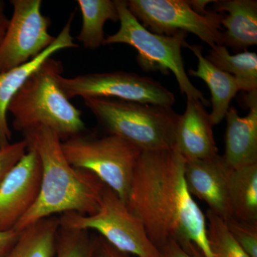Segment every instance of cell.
I'll list each match as a JSON object with an SVG mask.
<instances>
[{
  "mask_svg": "<svg viewBox=\"0 0 257 257\" xmlns=\"http://www.w3.org/2000/svg\"><path fill=\"white\" fill-rule=\"evenodd\" d=\"M184 165L175 147L142 152L126 204L157 248L176 241L187 251L196 246L203 256L213 257L207 219L187 189Z\"/></svg>",
  "mask_w": 257,
  "mask_h": 257,
  "instance_id": "obj_1",
  "label": "cell"
},
{
  "mask_svg": "<svg viewBox=\"0 0 257 257\" xmlns=\"http://www.w3.org/2000/svg\"><path fill=\"white\" fill-rule=\"evenodd\" d=\"M28 150L38 155L41 184L36 202L15 229L21 231L37 221L66 213L95 214L106 186L89 171L69 164L62 148V140L46 126L23 133Z\"/></svg>",
  "mask_w": 257,
  "mask_h": 257,
  "instance_id": "obj_2",
  "label": "cell"
},
{
  "mask_svg": "<svg viewBox=\"0 0 257 257\" xmlns=\"http://www.w3.org/2000/svg\"><path fill=\"white\" fill-rule=\"evenodd\" d=\"M62 72V62L50 57L24 82L8 107L15 131L24 133L46 126L62 142L82 134L85 125L82 111L70 102L57 82Z\"/></svg>",
  "mask_w": 257,
  "mask_h": 257,
  "instance_id": "obj_3",
  "label": "cell"
},
{
  "mask_svg": "<svg viewBox=\"0 0 257 257\" xmlns=\"http://www.w3.org/2000/svg\"><path fill=\"white\" fill-rule=\"evenodd\" d=\"M84 102L101 127L142 151L175 147L179 116L172 106L112 99L86 98Z\"/></svg>",
  "mask_w": 257,
  "mask_h": 257,
  "instance_id": "obj_4",
  "label": "cell"
},
{
  "mask_svg": "<svg viewBox=\"0 0 257 257\" xmlns=\"http://www.w3.org/2000/svg\"><path fill=\"white\" fill-rule=\"evenodd\" d=\"M114 3L119 15L120 28L114 35L105 38L104 45L125 44L133 47L138 51L137 60L142 69L158 71L162 74L172 72L182 94L189 99L202 101L204 106H209V101L193 85L184 69L182 49L187 44L186 34L165 35L153 33L132 14L126 1L115 0Z\"/></svg>",
  "mask_w": 257,
  "mask_h": 257,
  "instance_id": "obj_5",
  "label": "cell"
},
{
  "mask_svg": "<svg viewBox=\"0 0 257 257\" xmlns=\"http://www.w3.org/2000/svg\"><path fill=\"white\" fill-rule=\"evenodd\" d=\"M62 148L71 165L92 172L126 204L140 149L116 135L82 134L62 142Z\"/></svg>",
  "mask_w": 257,
  "mask_h": 257,
  "instance_id": "obj_6",
  "label": "cell"
},
{
  "mask_svg": "<svg viewBox=\"0 0 257 257\" xmlns=\"http://www.w3.org/2000/svg\"><path fill=\"white\" fill-rule=\"evenodd\" d=\"M59 221L64 227L96 231L121 252L135 257H160V249L149 238L141 219L106 186L95 214L66 213L59 216Z\"/></svg>",
  "mask_w": 257,
  "mask_h": 257,
  "instance_id": "obj_7",
  "label": "cell"
},
{
  "mask_svg": "<svg viewBox=\"0 0 257 257\" xmlns=\"http://www.w3.org/2000/svg\"><path fill=\"white\" fill-rule=\"evenodd\" d=\"M128 10L153 33H192L211 47L223 45L221 20L214 11L199 13L187 0H128Z\"/></svg>",
  "mask_w": 257,
  "mask_h": 257,
  "instance_id": "obj_8",
  "label": "cell"
},
{
  "mask_svg": "<svg viewBox=\"0 0 257 257\" xmlns=\"http://www.w3.org/2000/svg\"><path fill=\"white\" fill-rule=\"evenodd\" d=\"M57 82L69 99L112 98L121 100L172 106L173 92L155 79L133 72H99L74 77L57 76Z\"/></svg>",
  "mask_w": 257,
  "mask_h": 257,
  "instance_id": "obj_9",
  "label": "cell"
},
{
  "mask_svg": "<svg viewBox=\"0 0 257 257\" xmlns=\"http://www.w3.org/2000/svg\"><path fill=\"white\" fill-rule=\"evenodd\" d=\"M13 13L0 43V72L28 63L55 41L50 19L42 15L41 0H11Z\"/></svg>",
  "mask_w": 257,
  "mask_h": 257,
  "instance_id": "obj_10",
  "label": "cell"
},
{
  "mask_svg": "<svg viewBox=\"0 0 257 257\" xmlns=\"http://www.w3.org/2000/svg\"><path fill=\"white\" fill-rule=\"evenodd\" d=\"M40 184V159L28 149L0 185V231L15 229L36 202Z\"/></svg>",
  "mask_w": 257,
  "mask_h": 257,
  "instance_id": "obj_11",
  "label": "cell"
},
{
  "mask_svg": "<svg viewBox=\"0 0 257 257\" xmlns=\"http://www.w3.org/2000/svg\"><path fill=\"white\" fill-rule=\"evenodd\" d=\"M231 169L219 155L206 160H185L184 178L191 195L204 201L224 221L231 218L229 186Z\"/></svg>",
  "mask_w": 257,
  "mask_h": 257,
  "instance_id": "obj_12",
  "label": "cell"
},
{
  "mask_svg": "<svg viewBox=\"0 0 257 257\" xmlns=\"http://www.w3.org/2000/svg\"><path fill=\"white\" fill-rule=\"evenodd\" d=\"M214 124L202 101L187 98L184 114L179 116L175 147L185 160H206L218 155Z\"/></svg>",
  "mask_w": 257,
  "mask_h": 257,
  "instance_id": "obj_13",
  "label": "cell"
},
{
  "mask_svg": "<svg viewBox=\"0 0 257 257\" xmlns=\"http://www.w3.org/2000/svg\"><path fill=\"white\" fill-rule=\"evenodd\" d=\"M74 17V13H72L58 36L55 37V41L40 55L18 68L0 72V148L12 143L13 133L8 123V107L13 96L24 82L56 52L79 47L78 45L74 43L71 34Z\"/></svg>",
  "mask_w": 257,
  "mask_h": 257,
  "instance_id": "obj_14",
  "label": "cell"
},
{
  "mask_svg": "<svg viewBox=\"0 0 257 257\" xmlns=\"http://www.w3.org/2000/svg\"><path fill=\"white\" fill-rule=\"evenodd\" d=\"M249 112L241 117L233 106L226 113L225 162L233 170L257 164V95L245 99Z\"/></svg>",
  "mask_w": 257,
  "mask_h": 257,
  "instance_id": "obj_15",
  "label": "cell"
},
{
  "mask_svg": "<svg viewBox=\"0 0 257 257\" xmlns=\"http://www.w3.org/2000/svg\"><path fill=\"white\" fill-rule=\"evenodd\" d=\"M213 8L228 13L221 23L225 28L223 45L238 53L257 45L256 0H219L214 1Z\"/></svg>",
  "mask_w": 257,
  "mask_h": 257,
  "instance_id": "obj_16",
  "label": "cell"
},
{
  "mask_svg": "<svg viewBox=\"0 0 257 257\" xmlns=\"http://www.w3.org/2000/svg\"><path fill=\"white\" fill-rule=\"evenodd\" d=\"M186 47L198 60L197 69H189V75L202 79L210 89L212 109L209 115L214 126L224 119L231 99L239 91V86L232 75L218 69L203 55L202 46L187 44Z\"/></svg>",
  "mask_w": 257,
  "mask_h": 257,
  "instance_id": "obj_17",
  "label": "cell"
},
{
  "mask_svg": "<svg viewBox=\"0 0 257 257\" xmlns=\"http://www.w3.org/2000/svg\"><path fill=\"white\" fill-rule=\"evenodd\" d=\"M229 202L231 218L257 224V164L231 171Z\"/></svg>",
  "mask_w": 257,
  "mask_h": 257,
  "instance_id": "obj_18",
  "label": "cell"
},
{
  "mask_svg": "<svg viewBox=\"0 0 257 257\" xmlns=\"http://www.w3.org/2000/svg\"><path fill=\"white\" fill-rule=\"evenodd\" d=\"M60 226L57 216L30 225L20 231L18 239L4 257H55Z\"/></svg>",
  "mask_w": 257,
  "mask_h": 257,
  "instance_id": "obj_19",
  "label": "cell"
},
{
  "mask_svg": "<svg viewBox=\"0 0 257 257\" xmlns=\"http://www.w3.org/2000/svg\"><path fill=\"white\" fill-rule=\"evenodd\" d=\"M82 13V28L76 37L87 50H96L104 45V27L106 22L119 21L114 1L111 0H78Z\"/></svg>",
  "mask_w": 257,
  "mask_h": 257,
  "instance_id": "obj_20",
  "label": "cell"
},
{
  "mask_svg": "<svg viewBox=\"0 0 257 257\" xmlns=\"http://www.w3.org/2000/svg\"><path fill=\"white\" fill-rule=\"evenodd\" d=\"M205 57L218 69L232 75L239 90L248 94L257 92L256 52L243 51L231 55L224 45H215Z\"/></svg>",
  "mask_w": 257,
  "mask_h": 257,
  "instance_id": "obj_21",
  "label": "cell"
},
{
  "mask_svg": "<svg viewBox=\"0 0 257 257\" xmlns=\"http://www.w3.org/2000/svg\"><path fill=\"white\" fill-rule=\"evenodd\" d=\"M207 237L213 257H249L230 234L224 219L208 210Z\"/></svg>",
  "mask_w": 257,
  "mask_h": 257,
  "instance_id": "obj_22",
  "label": "cell"
},
{
  "mask_svg": "<svg viewBox=\"0 0 257 257\" xmlns=\"http://www.w3.org/2000/svg\"><path fill=\"white\" fill-rule=\"evenodd\" d=\"M86 230L60 226L55 257H93L95 237Z\"/></svg>",
  "mask_w": 257,
  "mask_h": 257,
  "instance_id": "obj_23",
  "label": "cell"
},
{
  "mask_svg": "<svg viewBox=\"0 0 257 257\" xmlns=\"http://www.w3.org/2000/svg\"><path fill=\"white\" fill-rule=\"evenodd\" d=\"M230 234L249 257H257V224L229 218L225 221Z\"/></svg>",
  "mask_w": 257,
  "mask_h": 257,
  "instance_id": "obj_24",
  "label": "cell"
},
{
  "mask_svg": "<svg viewBox=\"0 0 257 257\" xmlns=\"http://www.w3.org/2000/svg\"><path fill=\"white\" fill-rule=\"evenodd\" d=\"M28 151V144L25 140L11 143L0 148V185L5 176Z\"/></svg>",
  "mask_w": 257,
  "mask_h": 257,
  "instance_id": "obj_25",
  "label": "cell"
},
{
  "mask_svg": "<svg viewBox=\"0 0 257 257\" xmlns=\"http://www.w3.org/2000/svg\"><path fill=\"white\" fill-rule=\"evenodd\" d=\"M159 249L160 257H204L197 246H194L190 251H187L176 241L165 243Z\"/></svg>",
  "mask_w": 257,
  "mask_h": 257,
  "instance_id": "obj_26",
  "label": "cell"
},
{
  "mask_svg": "<svg viewBox=\"0 0 257 257\" xmlns=\"http://www.w3.org/2000/svg\"><path fill=\"white\" fill-rule=\"evenodd\" d=\"M93 257H135L128 253L121 252L113 247L100 236L95 237L94 256Z\"/></svg>",
  "mask_w": 257,
  "mask_h": 257,
  "instance_id": "obj_27",
  "label": "cell"
},
{
  "mask_svg": "<svg viewBox=\"0 0 257 257\" xmlns=\"http://www.w3.org/2000/svg\"><path fill=\"white\" fill-rule=\"evenodd\" d=\"M20 234V231L15 229L0 231V257H4L11 249Z\"/></svg>",
  "mask_w": 257,
  "mask_h": 257,
  "instance_id": "obj_28",
  "label": "cell"
},
{
  "mask_svg": "<svg viewBox=\"0 0 257 257\" xmlns=\"http://www.w3.org/2000/svg\"><path fill=\"white\" fill-rule=\"evenodd\" d=\"M5 3L3 0H0V43L4 38L5 32L9 25L10 20L5 13Z\"/></svg>",
  "mask_w": 257,
  "mask_h": 257,
  "instance_id": "obj_29",
  "label": "cell"
}]
</instances>
